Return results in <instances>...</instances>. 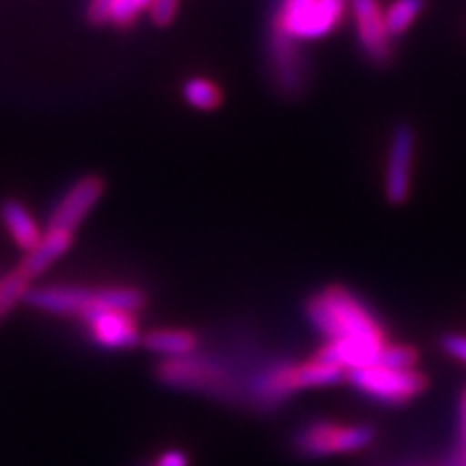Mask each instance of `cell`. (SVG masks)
<instances>
[{
	"instance_id": "cell-1",
	"label": "cell",
	"mask_w": 466,
	"mask_h": 466,
	"mask_svg": "<svg viewBox=\"0 0 466 466\" xmlns=\"http://www.w3.org/2000/svg\"><path fill=\"white\" fill-rule=\"evenodd\" d=\"M307 318L326 341H387L380 322L365 302L339 285L313 294L307 302Z\"/></svg>"
},
{
	"instance_id": "cell-2",
	"label": "cell",
	"mask_w": 466,
	"mask_h": 466,
	"mask_svg": "<svg viewBox=\"0 0 466 466\" xmlns=\"http://www.w3.org/2000/svg\"><path fill=\"white\" fill-rule=\"evenodd\" d=\"M26 302L44 313L63 318L83 319L97 309H121L138 313L147 305L143 289L132 285H106V288H86V285H42L28 291Z\"/></svg>"
},
{
	"instance_id": "cell-3",
	"label": "cell",
	"mask_w": 466,
	"mask_h": 466,
	"mask_svg": "<svg viewBox=\"0 0 466 466\" xmlns=\"http://www.w3.org/2000/svg\"><path fill=\"white\" fill-rule=\"evenodd\" d=\"M348 14V0H279L272 31L291 42H318L337 31Z\"/></svg>"
},
{
	"instance_id": "cell-4",
	"label": "cell",
	"mask_w": 466,
	"mask_h": 466,
	"mask_svg": "<svg viewBox=\"0 0 466 466\" xmlns=\"http://www.w3.org/2000/svg\"><path fill=\"white\" fill-rule=\"evenodd\" d=\"M156 376L162 384L182 391L206 395H229L231 380L227 370L217 360L188 354L179 359H162L156 367Z\"/></svg>"
},
{
	"instance_id": "cell-5",
	"label": "cell",
	"mask_w": 466,
	"mask_h": 466,
	"mask_svg": "<svg viewBox=\"0 0 466 466\" xmlns=\"http://www.w3.org/2000/svg\"><path fill=\"white\" fill-rule=\"evenodd\" d=\"M343 378H346V371L339 370V367L322 363V360L313 357L307 363L281 365L266 371L258 382V395L259 400L277 401L300 391V389L329 387V384L341 382Z\"/></svg>"
},
{
	"instance_id": "cell-6",
	"label": "cell",
	"mask_w": 466,
	"mask_h": 466,
	"mask_svg": "<svg viewBox=\"0 0 466 466\" xmlns=\"http://www.w3.org/2000/svg\"><path fill=\"white\" fill-rule=\"evenodd\" d=\"M346 378L359 391L387 404H404L425 391L428 380L417 370H391V367L371 365L363 370L348 371Z\"/></svg>"
},
{
	"instance_id": "cell-7",
	"label": "cell",
	"mask_w": 466,
	"mask_h": 466,
	"mask_svg": "<svg viewBox=\"0 0 466 466\" xmlns=\"http://www.w3.org/2000/svg\"><path fill=\"white\" fill-rule=\"evenodd\" d=\"M376 439L371 425H337L311 423L296 436V447L311 458L335 456V453H352L370 447Z\"/></svg>"
},
{
	"instance_id": "cell-8",
	"label": "cell",
	"mask_w": 466,
	"mask_h": 466,
	"mask_svg": "<svg viewBox=\"0 0 466 466\" xmlns=\"http://www.w3.org/2000/svg\"><path fill=\"white\" fill-rule=\"evenodd\" d=\"M417 138L408 124H400L391 132L384 165V197L393 206H401L410 197L412 162H415Z\"/></svg>"
},
{
	"instance_id": "cell-9",
	"label": "cell",
	"mask_w": 466,
	"mask_h": 466,
	"mask_svg": "<svg viewBox=\"0 0 466 466\" xmlns=\"http://www.w3.org/2000/svg\"><path fill=\"white\" fill-rule=\"evenodd\" d=\"M348 11L352 14L354 31L365 56L376 66H384L391 58L393 39L384 25L380 0H348Z\"/></svg>"
},
{
	"instance_id": "cell-10",
	"label": "cell",
	"mask_w": 466,
	"mask_h": 466,
	"mask_svg": "<svg viewBox=\"0 0 466 466\" xmlns=\"http://www.w3.org/2000/svg\"><path fill=\"white\" fill-rule=\"evenodd\" d=\"M93 343L106 350H130L143 339L137 313L121 309H97L83 318Z\"/></svg>"
},
{
	"instance_id": "cell-11",
	"label": "cell",
	"mask_w": 466,
	"mask_h": 466,
	"mask_svg": "<svg viewBox=\"0 0 466 466\" xmlns=\"http://www.w3.org/2000/svg\"><path fill=\"white\" fill-rule=\"evenodd\" d=\"M102 195L104 182L97 175H85V177L76 179L52 209L48 227L50 229H66L74 233L86 218V214L97 206Z\"/></svg>"
},
{
	"instance_id": "cell-12",
	"label": "cell",
	"mask_w": 466,
	"mask_h": 466,
	"mask_svg": "<svg viewBox=\"0 0 466 466\" xmlns=\"http://www.w3.org/2000/svg\"><path fill=\"white\" fill-rule=\"evenodd\" d=\"M270 67L277 86L285 96H296L307 83V66L299 44L277 31L270 33Z\"/></svg>"
},
{
	"instance_id": "cell-13",
	"label": "cell",
	"mask_w": 466,
	"mask_h": 466,
	"mask_svg": "<svg viewBox=\"0 0 466 466\" xmlns=\"http://www.w3.org/2000/svg\"><path fill=\"white\" fill-rule=\"evenodd\" d=\"M72 242H74L72 231L50 229L48 227V229L44 231L42 240H39L37 247L28 250L20 268L35 281V279L42 277L48 268H52V264H56V261L61 259L69 248H72Z\"/></svg>"
},
{
	"instance_id": "cell-14",
	"label": "cell",
	"mask_w": 466,
	"mask_h": 466,
	"mask_svg": "<svg viewBox=\"0 0 466 466\" xmlns=\"http://www.w3.org/2000/svg\"><path fill=\"white\" fill-rule=\"evenodd\" d=\"M0 218H3V225L11 236V240L25 253L33 250L42 240V227L37 225V220L33 218V214L28 212V208L22 201L5 199L0 203Z\"/></svg>"
},
{
	"instance_id": "cell-15",
	"label": "cell",
	"mask_w": 466,
	"mask_h": 466,
	"mask_svg": "<svg viewBox=\"0 0 466 466\" xmlns=\"http://www.w3.org/2000/svg\"><path fill=\"white\" fill-rule=\"evenodd\" d=\"M141 343L149 352L160 354L165 359H179L195 354L199 339L195 333L184 329H156L149 330L147 335H143Z\"/></svg>"
},
{
	"instance_id": "cell-16",
	"label": "cell",
	"mask_w": 466,
	"mask_h": 466,
	"mask_svg": "<svg viewBox=\"0 0 466 466\" xmlns=\"http://www.w3.org/2000/svg\"><path fill=\"white\" fill-rule=\"evenodd\" d=\"M33 279L20 266L0 277V316H7L20 302H26Z\"/></svg>"
},
{
	"instance_id": "cell-17",
	"label": "cell",
	"mask_w": 466,
	"mask_h": 466,
	"mask_svg": "<svg viewBox=\"0 0 466 466\" xmlns=\"http://www.w3.org/2000/svg\"><path fill=\"white\" fill-rule=\"evenodd\" d=\"M425 0H393L387 9H384V25L391 35V39L404 35L408 28L417 22L421 15Z\"/></svg>"
},
{
	"instance_id": "cell-18",
	"label": "cell",
	"mask_w": 466,
	"mask_h": 466,
	"mask_svg": "<svg viewBox=\"0 0 466 466\" xmlns=\"http://www.w3.org/2000/svg\"><path fill=\"white\" fill-rule=\"evenodd\" d=\"M184 100L197 110H214L223 102V93H220L218 85L209 78H190L184 83Z\"/></svg>"
},
{
	"instance_id": "cell-19",
	"label": "cell",
	"mask_w": 466,
	"mask_h": 466,
	"mask_svg": "<svg viewBox=\"0 0 466 466\" xmlns=\"http://www.w3.org/2000/svg\"><path fill=\"white\" fill-rule=\"evenodd\" d=\"M417 360L419 354L415 348L404 346V343H387L376 365L391 367V370H415Z\"/></svg>"
},
{
	"instance_id": "cell-20",
	"label": "cell",
	"mask_w": 466,
	"mask_h": 466,
	"mask_svg": "<svg viewBox=\"0 0 466 466\" xmlns=\"http://www.w3.org/2000/svg\"><path fill=\"white\" fill-rule=\"evenodd\" d=\"M151 0H115L113 9H110L108 25L116 28H127L137 22L138 14L149 11Z\"/></svg>"
},
{
	"instance_id": "cell-21",
	"label": "cell",
	"mask_w": 466,
	"mask_h": 466,
	"mask_svg": "<svg viewBox=\"0 0 466 466\" xmlns=\"http://www.w3.org/2000/svg\"><path fill=\"white\" fill-rule=\"evenodd\" d=\"M179 0H151L149 17L156 26H168L177 14Z\"/></svg>"
},
{
	"instance_id": "cell-22",
	"label": "cell",
	"mask_w": 466,
	"mask_h": 466,
	"mask_svg": "<svg viewBox=\"0 0 466 466\" xmlns=\"http://www.w3.org/2000/svg\"><path fill=\"white\" fill-rule=\"evenodd\" d=\"M441 348L445 350L450 357L466 363V335H458V333L445 335L441 339Z\"/></svg>"
},
{
	"instance_id": "cell-23",
	"label": "cell",
	"mask_w": 466,
	"mask_h": 466,
	"mask_svg": "<svg viewBox=\"0 0 466 466\" xmlns=\"http://www.w3.org/2000/svg\"><path fill=\"white\" fill-rule=\"evenodd\" d=\"M115 0H91L89 9H86V15L93 25H108L110 9H113Z\"/></svg>"
},
{
	"instance_id": "cell-24",
	"label": "cell",
	"mask_w": 466,
	"mask_h": 466,
	"mask_svg": "<svg viewBox=\"0 0 466 466\" xmlns=\"http://www.w3.org/2000/svg\"><path fill=\"white\" fill-rule=\"evenodd\" d=\"M151 466H188V456L182 450H168L160 453L158 460Z\"/></svg>"
},
{
	"instance_id": "cell-25",
	"label": "cell",
	"mask_w": 466,
	"mask_h": 466,
	"mask_svg": "<svg viewBox=\"0 0 466 466\" xmlns=\"http://www.w3.org/2000/svg\"><path fill=\"white\" fill-rule=\"evenodd\" d=\"M460 447L466 450V391L460 400Z\"/></svg>"
}]
</instances>
